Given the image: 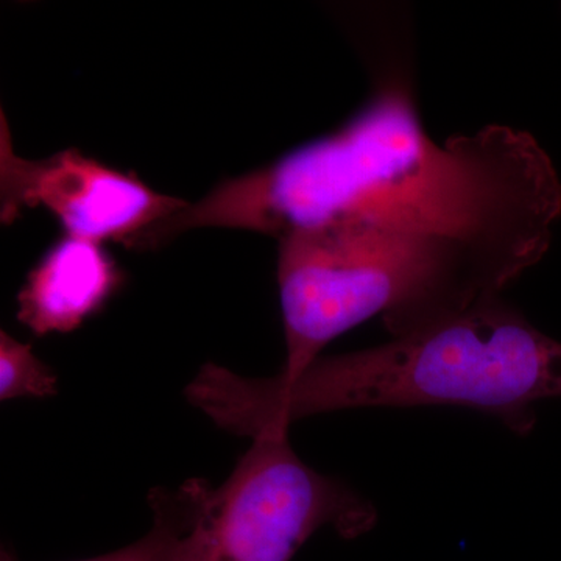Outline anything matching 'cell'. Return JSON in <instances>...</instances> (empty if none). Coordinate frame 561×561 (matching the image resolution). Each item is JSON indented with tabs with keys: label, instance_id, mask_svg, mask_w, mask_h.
Wrapping results in <instances>:
<instances>
[{
	"label": "cell",
	"instance_id": "1",
	"mask_svg": "<svg viewBox=\"0 0 561 561\" xmlns=\"http://www.w3.org/2000/svg\"><path fill=\"white\" fill-rule=\"evenodd\" d=\"M560 216L559 173L530 133L486 125L437 142L402 70L383 73L348 124L220 183L161 234L231 228L280 239L357 221L448 243L511 284L545 257Z\"/></svg>",
	"mask_w": 561,
	"mask_h": 561
},
{
	"label": "cell",
	"instance_id": "2",
	"mask_svg": "<svg viewBox=\"0 0 561 561\" xmlns=\"http://www.w3.org/2000/svg\"><path fill=\"white\" fill-rule=\"evenodd\" d=\"M184 394L220 430L251 438L319 413L416 405L478 409L526 434L535 402L561 397V343L497 295L375 348L319 357L294 378L208 364Z\"/></svg>",
	"mask_w": 561,
	"mask_h": 561
},
{
	"label": "cell",
	"instance_id": "3",
	"mask_svg": "<svg viewBox=\"0 0 561 561\" xmlns=\"http://www.w3.org/2000/svg\"><path fill=\"white\" fill-rule=\"evenodd\" d=\"M278 286L294 378L357 324L381 316L393 337L467 311L508 286L456 247L345 221L278 239Z\"/></svg>",
	"mask_w": 561,
	"mask_h": 561
},
{
	"label": "cell",
	"instance_id": "4",
	"mask_svg": "<svg viewBox=\"0 0 561 561\" xmlns=\"http://www.w3.org/2000/svg\"><path fill=\"white\" fill-rule=\"evenodd\" d=\"M157 496L173 526L171 561H291L321 527L356 538L378 518L370 501L308 467L287 432L253 438L219 489L190 481Z\"/></svg>",
	"mask_w": 561,
	"mask_h": 561
},
{
	"label": "cell",
	"instance_id": "5",
	"mask_svg": "<svg viewBox=\"0 0 561 561\" xmlns=\"http://www.w3.org/2000/svg\"><path fill=\"white\" fill-rule=\"evenodd\" d=\"M7 131L2 119L3 221L16 219L22 208L44 206L72 238L130 243L187 206L77 150L24 160Z\"/></svg>",
	"mask_w": 561,
	"mask_h": 561
},
{
	"label": "cell",
	"instance_id": "6",
	"mask_svg": "<svg viewBox=\"0 0 561 561\" xmlns=\"http://www.w3.org/2000/svg\"><path fill=\"white\" fill-rule=\"evenodd\" d=\"M124 273L102 243L66 236L28 273L18 320L36 335L79 330L117 294Z\"/></svg>",
	"mask_w": 561,
	"mask_h": 561
},
{
	"label": "cell",
	"instance_id": "7",
	"mask_svg": "<svg viewBox=\"0 0 561 561\" xmlns=\"http://www.w3.org/2000/svg\"><path fill=\"white\" fill-rule=\"evenodd\" d=\"M57 375L27 343L0 334V398H47L57 393Z\"/></svg>",
	"mask_w": 561,
	"mask_h": 561
},
{
	"label": "cell",
	"instance_id": "8",
	"mask_svg": "<svg viewBox=\"0 0 561 561\" xmlns=\"http://www.w3.org/2000/svg\"><path fill=\"white\" fill-rule=\"evenodd\" d=\"M153 529L140 538L135 545L119 551L81 561H171L173 526L171 516L157 501H153ZM2 561H14L10 556H3Z\"/></svg>",
	"mask_w": 561,
	"mask_h": 561
}]
</instances>
